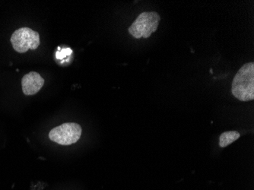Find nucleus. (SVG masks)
<instances>
[{
	"label": "nucleus",
	"mask_w": 254,
	"mask_h": 190,
	"mask_svg": "<svg viewBox=\"0 0 254 190\" xmlns=\"http://www.w3.org/2000/svg\"><path fill=\"white\" fill-rule=\"evenodd\" d=\"M232 93L241 101L254 99V63H248L240 68L232 81Z\"/></svg>",
	"instance_id": "f257e3e1"
},
{
	"label": "nucleus",
	"mask_w": 254,
	"mask_h": 190,
	"mask_svg": "<svg viewBox=\"0 0 254 190\" xmlns=\"http://www.w3.org/2000/svg\"><path fill=\"white\" fill-rule=\"evenodd\" d=\"M159 21L160 16L157 12L145 11L137 17L128 31L136 39L148 38L158 29Z\"/></svg>",
	"instance_id": "f03ea898"
},
{
	"label": "nucleus",
	"mask_w": 254,
	"mask_h": 190,
	"mask_svg": "<svg viewBox=\"0 0 254 190\" xmlns=\"http://www.w3.org/2000/svg\"><path fill=\"white\" fill-rule=\"evenodd\" d=\"M82 132V127L79 124L67 123L53 128L50 132L49 138L59 145H70L76 143Z\"/></svg>",
	"instance_id": "7ed1b4c3"
},
{
	"label": "nucleus",
	"mask_w": 254,
	"mask_h": 190,
	"mask_svg": "<svg viewBox=\"0 0 254 190\" xmlns=\"http://www.w3.org/2000/svg\"><path fill=\"white\" fill-rule=\"evenodd\" d=\"M11 43L15 51L24 54L39 47L40 35L30 28H18L11 35Z\"/></svg>",
	"instance_id": "20e7f679"
},
{
	"label": "nucleus",
	"mask_w": 254,
	"mask_h": 190,
	"mask_svg": "<svg viewBox=\"0 0 254 190\" xmlns=\"http://www.w3.org/2000/svg\"><path fill=\"white\" fill-rule=\"evenodd\" d=\"M44 85V78L36 72H31L23 76L21 79L22 91L27 96L39 92Z\"/></svg>",
	"instance_id": "39448f33"
},
{
	"label": "nucleus",
	"mask_w": 254,
	"mask_h": 190,
	"mask_svg": "<svg viewBox=\"0 0 254 190\" xmlns=\"http://www.w3.org/2000/svg\"><path fill=\"white\" fill-rule=\"evenodd\" d=\"M240 136L241 135L237 131H228V132H223L219 138V145L222 148H225L233 143L234 141L240 138Z\"/></svg>",
	"instance_id": "423d86ee"
}]
</instances>
